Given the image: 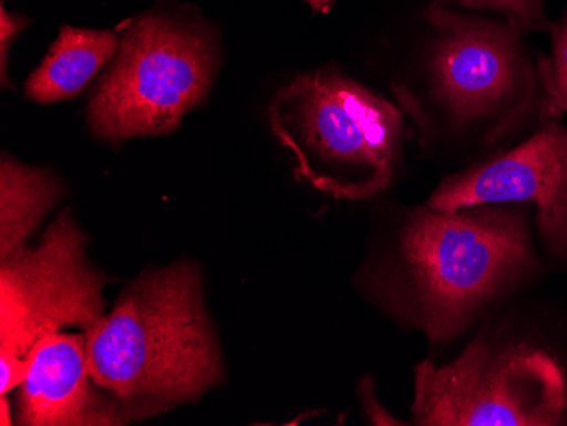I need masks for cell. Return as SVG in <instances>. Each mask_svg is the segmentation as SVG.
I'll return each mask as SVG.
<instances>
[{
  "label": "cell",
  "mask_w": 567,
  "mask_h": 426,
  "mask_svg": "<svg viewBox=\"0 0 567 426\" xmlns=\"http://www.w3.org/2000/svg\"><path fill=\"white\" fill-rule=\"evenodd\" d=\"M535 269L530 228L517 205L404 212L390 256L369 273L379 303L393 316L449 342Z\"/></svg>",
  "instance_id": "cell-1"
},
{
  "label": "cell",
  "mask_w": 567,
  "mask_h": 426,
  "mask_svg": "<svg viewBox=\"0 0 567 426\" xmlns=\"http://www.w3.org/2000/svg\"><path fill=\"white\" fill-rule=\"evenodd\" d=\"M85 335L92 377L133 422L193 403L225 380L193 262L143 272Z\"/></svg>",
  "instance_id": "cell-2"
},
{
  "label": "cell",
  "mask_w": 567,
  "mask_h": 426,
  "mask_svg": "<svg viewBox=\"0 0 567 426\" xmlns=\"http://www.w3.org/2000/svg\"><path fill=\"white\" fill-rule=\"evenodd\" d=\"M269 123L295 155L296 180L337 199L378 196L403 157V111L342 73H306L279 89Z\"/></svg>",
  "instance_id": "cell-3"
},
{
  "label": "cell",
  "mask_w": 567,
  "mask_h": 426,
  "mask_svg": "<svg viewBox=\"0 0 567 426\" xmlns=\"http://www.w3.org/2000/svg\"><path fill=\"white\" fill-rule=\"evenodd\" d=\"M433 28L419 95L398 94L426 133L492 142L513 124L532 94V72L508 22L466 14L442 0L425 9Z\"/></svg>",
  "instance_id": "cell-4"
},
{
  "label": "cell",
  "mask_w": 567,
  "mask_h": 426,
  "mask_svg": "<svg viewBox=\"0 0 567 426\" xmlns=\"http://www.w3.org/2000/svg\"><path fill=\"white\" fill-rule=\"evenodd\" d=\"M215 60L212 41L194 28L157 15L138 19L92 95L89 126L116 143L174 132L208 95Z\"/></svg>",
  "instance_id": "cell-5"
},
{
  "label": "cell",
  "mask_w": 567,
  "mask_h": 426,
  "mask_svg": "<svg viewBox=\"0 0 567 426\" xmlns=\"http://www.w3.org/2000/svg\"><path fill=\"white\" fill-rule=\"evenodd\" d=\"M85 247L72 212L62 211L37 248L0 259V393L21 386L44 336L69 326L89 332L104 316L107 279Z\"/></svg>",
  "instance_id": "cell-6"
},
{
  "label": "cell",
  "mask_w": 567,
  "mask_h": 426,
  "mask_svg": "<svg viewBox=\"0 0 567 426\" xmlns=\"http://www.w3.org/2000/svg\"><path fill=\"white\" fill-rule=\"evenodd\" d=\"M411 413L423 426L560 425L566 374L543 350L474 340L442 367L416 365Z\"/></svg>",
  "instance_id": "cell-7"
},
{
  "label": "cell",
  "mask_w": 567,
  "mask_h": 426,
  "mask_svg": "<svg viewBox=\"0 0 567 426\" xmlns=\"http://www.w3.org/2000/svg\"><path fill=\"white\" fill-rule=\"evenodd\" d=\"M481 205L532 206L547 250L567 262L566 126L547 120L515 148L445 177L426 200L436 211Z\"/></svg>",
  "instance_id": "cell-8"
},
{
  "label": "cell",
  "mask_w": 567,
  "mask_h": 426,
  "mask_svg": "<svg viewBox=\"0 0 567 426\" xmlns=\"http://www.w3.org/2000/svg\"><path fill=\"white\" fill-rule=\"evenodd\" d=\"M19 425L113 426L133 418L91 374L87 335L53 333L31 354L19 393Z\"/></svg>",
  "instance_id": "cell-9"
},
{
  "label": "cell",
  "mask_w": 567,
  "mask_h": 426,
  "mask_svg": "<svg viewBox=\"0 0 567 426\" xmlns=\"http://www.w3.org/2000/svg\"><path fill=\"white\" fill-rule=\"evenodd\" d=\"M116 34L111 31L62 28L47 59L25 82V95L34 103L70 101L84 91L99 70L116 59Z\"/></svg>",
  "instance_id": "cell-10"
},
{
  "label": "cell",
  "mask_w": 567,
  "mask_h": 426,
  "mask_svg": "<svg viewBox=\"0 0 567 426\" xmlns=\"http://www.w3.org/2000/svg\"><path fill=\"white\" fill-rule=\"evenodd\" d=\"M60 199L62 189L48 172L4 155L0 167V259L24 248Z\"/></svg>",
  "instance_id": "cell-11"
},
{
  "label": "cell",
  "mask_w": 567,
  "mask_h": 426,
  "mask_svg": "<svg viewBox=\"0 0 567 426\" xmlns=\"http://www.w3.org/2000/svg\"><path fill=\"white\" fill-rule=\"evenodd\" d=\"M550 34L553 53L540 65L543 114L546 120H560L567 113V15L553 24Z\"/></svg>",
  "instance_id": "cell-12"
},
{
  "label": "cell",
  "mask_w": 567,
  "mask_h": 426,
  "mask_svg": "<svg viewBox=\"0 0 567 426\" xmlns=\"http://www.w3.org/2000/svg\"><path fill=\"white\" fill-rule=\"evenodd\" d=\"M445 4L471 11L495 12L503 15L518 34L550 31L553 28L546 15V0H445Z\"/></svg>",
  "instance_id": "cell-13"
},
{
  "label": "cell",
  "mask_w": 567,
  "mask_h": 426,
  "mask_svg": "<svg viewBox=\"0 0 567 426\" xmlns=\"http://www.w3.org/2000/svg\"><path fill=\"white\" fill-rule=\"evenodd\" d=\"M28 22H25L24 18H19V15L8 14L6 9L2 8L0 11V46H2V84H8L6 81V72H8V48L11 46L12 41H14L16 34L25 27Z\"/></svg>",
  "instance_id": "cell-14"
},
{
  "label": "cell",
  "mask_w": 567,
  "mask_h": 426,
  "mask_svg": "<svg viewBox=\"0 0 567 426\" xmlns=\"http://www.w3.org/2000/svg\"><path fill=\"white\" fill-rule=\"evenodd\" d=\"M306 4L309 8L313 9V11L321 12V14H327L333 9V6L339 2V0H305Z\"/></svg>",
  "instance_id": "cell-15"
},
{
  "label": "cell",
  "mask_w": 567,
  "mask_h": 426,
  "mask_svg": "<svg viewBox=\"0 0 567 426\" xmlns=\"http://www.w3.org/2000/svg\"><path fill=\"white\" fill-rule=\"evenodd\" d=\"M0 408H2V416H0V425H12V419L9 418L8 394H2V399H0Z\"/></svg>",
  "instance_id": "cell-16"
}]
</instances>
